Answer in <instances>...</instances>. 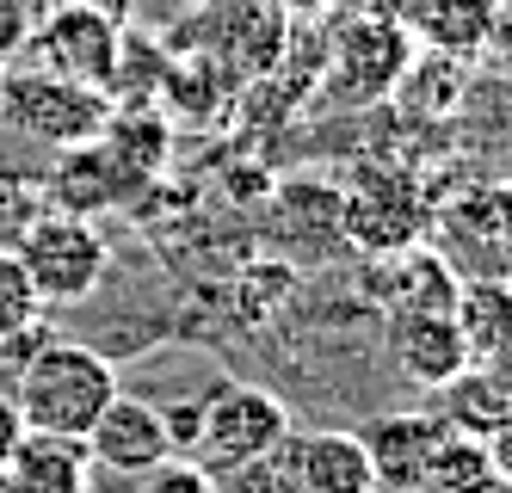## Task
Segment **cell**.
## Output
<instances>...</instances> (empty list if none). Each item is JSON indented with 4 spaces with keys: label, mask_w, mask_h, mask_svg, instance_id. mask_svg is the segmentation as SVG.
<instances>
[{
    "label": "cell",
    "mask_w": 512,
    "mask_h": 493,
    "mask_svg": "<svg viewBox=\"0 0 512 493\" xmlns=\"http://www.w3.org/2000/svg\"><path fill=\"white\" fill-rule=\"evenodd\" d=\"M7 389H13V401H19L31 432L87 438V426L99 420V407L118 395V370H112V358H99L93 346L50 339V346L31 358Z\"/></svg>",
    "instance_id": "obj_1"
},
{
    "label": "cell",
    "mask_w": 512,
    "mask_h": 493,
    "mask_svg": "<svg viewBox=\"0 0 512 493\" xmlns=\"http://www.w3.org/2000/svg\"><path fill=\"white\" fill-rule=\"evenodd\" d=\"M420 44L414 31L389 19V13H358L346 19L334 37H327V74H321V99H334L346 111H364V105H383L395 99L401 74L414 68Z\"/></svg>",
    "instance_id": "obj_2"
},
{
    "label": "cell",
    "mask_w": 512,
    "mask_h": 493,
    "mask_svg": "<svg viewBox=\"0 0 512 493\" xmlns=\"http://www.w3.org/2000/svg\"><path fill=\"white\" fill-rule=\"evenodd\" d=\"M142 179H149V167L130 161L124 148L99 130V136H93V142H81V148H62V161H56V173L44 179V192H50V210L93 216V210L124 204Z\"/></svg>",
    "instance_id": "obj_9"
},
{
    "label": "cell",
    "mask_w": 512,
    "mask_h": 493,
    "mask_svg": "<svg viewBox=\"0 0 512 493\" xmlns=\"http://www.w3.org/2000/svg\"><path fill=\"white\" fill-rule=\"evenodd\" d=\"M186 7H198V0H186Z\"/></svg>",
    "instance_id": "obj_38"
},
{
    "label": "cell",
    "mask_w": 512,
    "mask_h": 493,
    "mask_svg": "<svg viewBox=\"0 0 512 493\" xmlns=\"http://www.w3.org/2000/svg\"><path fill=\"white\" fill-rule=\"evenodd\" d=\"M50 339H56V333L44 327V315H38V321H25V327H13L7 339H0V376H7V383H13V376H19V370H25L31 358H38L44 346H50Z\"/></svg>",
    "instance_id": "obj_26"
},
{
    "label": "cell",
    "mask_w": 512,
    "mask_h": 493,
    "mask_svg": "<svg viewBox=\"0 0 512 493\" xmlns=\"http://www.w3.org/2000/svg\"><path fill=\"white\" fill-rule=\"evenodd\" d=\"M469 493H512V481H506V475H482V481H475Z\"/></svg>",
    "instance_id": "obj_34"
},
{
    "label": "cell",
    "mask_w": 512,
    "mask_h": 493,
    "mask_svg": "<svg viewBox=\"0 0 512 493\" xmlns=\"http://www.w3.org/2000/svg\"><path fill=\"white\" fill-rule=\"evenodd\" d=\"M0 493H13V475H7V469H0Z\"/></svg>",
    "instance_id": "obj_37"
},
{
    "label": "cell",
    "mask_w": 512,
    "mask_h": 493,
    "mask_svg": "<svg viewBox=\"0 0 512 493\" xmlns=\"http://www.w3.org/2000/svg\"><path fill=\"white\" fill-rule=\"evenodd\" d=\"M161 426H167L173 457H192V450H198V401H173V407H161Z\"/></svg>",
    "instance_id": "obj_28"
},
{
    "label": "cell",
    "mask_w": 512,
    "mask_h": 493,
    "mask_svg": "<svg viewBox=\"0 0 512 493\" xmlns=\"http://www.w3.org/2000/svg\"><path fill=\"white\" fill-rule=\"evenodd\" d=\"M426 235V192L408 167H364L340 192V241L364 253H395Z\"/></svg>",
    "instance_id": "obj_6"
},
{
    "label": "cell",
    "mask_w": 512,
    "mask_h": 493,
    "mask_svg": "<svg viewBox=\"0 0 512 493\" xmlns=\"http://www.w3.org/2000/svg\"><path fill=\"white\" fill-rule=\"evenodd\" d=\"M19 438H25V413H19L13 389L0 383V469H7V457H13V450H19Z\"/></svg>",
    "instance_id": "obj_29"
},
{
    "label": "cell",
    "mask_w": 512,
    "mask_h": 493,
    "mask_svg": "<svg viewBox=\"0 0 512 493\" xmlns=\"http://www.w3.org/2000/svg\"><path fill=\"white\" fill-rule=\"evenodd\" d=\"M432 395H438V407H432L438 426L457 432V438H488L506 413H512V401L494 389V376H488L482 364H463L451 383H438Z\"/></svg>",
    "instance_id": "obj_17"
},
{
    "label": "cell",
    "mask_w": 512,
    "mask_h": 493,
    "mask_svg": "<svg viewBox=\"0 0 512 493\" xmlns=\"http://www.w3.org/2000/svg\"><path fill=\"white\" fill-rule=\"evenodd\" d=\"M290 444V407L272 389L253 383H223L198 401V450L216 469H241L260 463L272 450Z\"/></svg>",
    "instance_id": "obj_5"
},
{
    "label": "cell",
    "mask_w": 512,
    "mask_h": 493,
    "mask_svg": "<svg viewBox=\"0 0 512 493\" xmlns=\"http://www.w3.org/2000/svg\"><path fill=\"white\" fill-rule=\"evenodd\" d=\"M401 7L408 0H364V13H389V19H401Z\"/></svg>",
    "instance_id": "obj_35"
},
{
    "label": "cell",
    "mask_w": 512,
    "mask_h": 493,
    "mask_svg": "<svg viewBox=\"0 0 512 493\" xmlns=\"http://www.w3.org/2000/svg\"><path fill=\"white\" fill-rule=\"evenodd\" d=\"M142 493H223V487H216V475L204 463L167 457V463H155L149 475H142Z\"/></svg>",
    "instance_id": "obj_24"
},
{
    "label": "cell",
    "mask_w": 512,
    "mask_h": 493,
    "mask_svg": "<svg viewBox=\"0 0 512 493\" xmlns=\"http://www.w3.org/2000/svg\"><path fill=\"white\" fill-rule=\"evenodd\" d=\"M482 444H488V469L512 481V413H506V420H500V426H494Z\"/></svg>",
    "instance_id": "obj_30"
},
{
    "label": "cell",
    "mask_w": 512,
    "mask_h": 493,
    "mask_svg": "<svg viewBox=\"0 0 512 493\" xmlns=\"http://www.w3.org/2000/svg\"><path fill=\"white\" fill-rule=\"evenodd\" d=\"M31 25H38V7H31V0H0V74L25 62Z\"/></svg>",
    "instance_id": "obj_25"
},
{
    "label": "cell",
    "mask_w": 512,
    "mask_h": 493,
    "mask_svg": "<svg viewBox=\"0 0 512 493\" xmlns=\"http://www.w3.org/2000/svg\"><path fill=\"white\" fill-rule=\"evenodd\" d=\"M482 475H494L488 469V444L445 432V438H438V450H432V463H426V487L420 493H469Z\"/></svg>",
    "instance_id": "obj_20"
},
{
    "label": "cell",
    "mask_w": 512,
    "mask_h": 493,
    "mask_svg": "<svg viewBox=\"0 0 512 493\" xmlns=\"http://www.w3.org/2000/svg\"><path fill=\"white\" fill-rule=\"evenodd\" d=\"M229 493H303V481L284 463V450H272V457H260V463L229 469Z\"/></svg>",
    "instance_id": "obj_23"
},
{
    "label": "cell",
    "mask_w": 512,
    "mask_h": 493,
    "mask_svg": "<svg viewBox=\"0 0 512 493\" xmlns=\"http://www.w3.org/2000/svg\"><path fill=\"white\" fill-rule=\"evenodd\" d=\"M198 50L229 74H272L290 44V13L278 0H198Z\"/></svg>",
    "instance_id": "obj_8"
},
{
    "label": "cell",
    "mask_w": 512,
    "mask_h": 493,
    "mask_svg": "<svg viewBox=\"0 0 512 493\" xmlns=\"http://www.w3.org/2000/svg\"><path fill=\"white\" fill-rule=\"evenodd\" d=\"M463 81H469V62H457V56H432V68H420V56H414V68L401 74L395 93H408L414 111H451L457 93H463Z\"/></svg>",
    "instance_id": "obj_21"
},
{
    "label": "cell",
    "mask_w": 512,
    "mask_h": 493,
    "mask_svg": "<svg viewBox=\"0 0 512 493\" xmlns=\"http://www.w3.org/2000/svg\"><path fill=\"white\" fill-rule=\"evenodd\" d=\"M438 438H445L438 413H420V407H408V413H377V420L358 432L364 457H371V475H377V493H420Z\"/></svg>",
    "instance_id": "obj_12"
},
{
    "label": "cell",
    "mask_w": 512,
    "mask_h": 493,
    "mask_svg": "<svg viewBox=\"0 0 512 493\" xmlns=\"http://www.w3.org/2000/svg\"><path fill=\"white\" fill-rule=\"evenodd\" d=\"M112 111H118L112 93L62 81V74H44V68H7L0 74V124L19 130L25 142L81 148L112 124Z\"/></svg>",
    "instance_id": "obj_3"
},
{
    "label": "cell",
    "mask_w": 512,
    "mask_h": 493,
    "mask_svg": "<svg viewBox=\"0 0 512 493\" xmlns=\"http://www.w3.org/2000/svg\"><path fill=\"white\" fill-rule=\"evenodd\" d=\"M389 352H395L401 376L420 383V389H438V383H451L463 364H475L469 346H463V333H457V321H451V309L389 315Z\"/></svg>",
    "instance_id": "obj_13"
},
{
    "label": "cell",
    "mask_w": 512,
    "mask_h": 493,
    "mask_svg": "<svg viewBox=\"0 0 512 493\" xmlns=\"http://www.w3.org/2000/svg\"><path fill=\"white\" fill-rule=\"evenodd\" d=\"M13 259L25 265V278H31V290H38V302L68 309V302H87V296L105 284L112 247H105V235L93 229V216L44 210V216L19 235Z\"/></svg>",
    "instance_id": "obj_4"
},
{
    "label": "cell",
    "mask_w": 512,
    "mask_h": 493,
    "mask_svg": "<svg viewBox=\"0 0 512 493\" xmlns=\"http://www.w3.org/2000/svg\"><path fill=\"white\" fill-rule=\"evenodd\" d=\"M482 370L494 376V389H500V395L512 401V339H506V346H500V352H488V358H482Z\"/></svg>",
    "instance_id": "obj_31"
},
{
    "label": "cell",
    "mask_w": 512,
    "mask_h": 493,
    "mask_svg": "<svg viewBox=\"0 0 512 493\" xmlns=\"http://www.w3.org/2000/svg\"><path fill=\"white\" fill-rule=\"evenodd\" d=\"M451 321H457V333H463V346H469L475 364H482L488 352H500L512 339V278H469V284H457Z\"/></svg>",
    "instance_id": "obj_18"
},
{
    "label": "cell",
    "mask_w": 512,
    "mask_h": 493,
    "mask_svg": "<svg viewBox=\"0 0 512 493\" xmlns=\"http://www.w3.org/2000/svg\"><path fill=\"white\" fill-rule=\"evenodd\" d=\"M482 56L512 74V0H494V13H488V37H482Z\"/></svg>",
    "instance_id": "obj_27"
},
{
    "label": "cell",
    "mask_w": 512,
    "mask_h": 493,
    "mask_svg": "<svg viewBox=\"0 0 512 493\" xmlns=\"http://www.w3.org/2000/svg\"><path fill=\"white\" fill-rule=\"evenodd\" d=\"M44 210H50L44 173H31L25 161H7V155H0V253H13L19 235H25Z\"/></svg>",
    "instance_id": "obj_19"
},
{
    "label": "cell",
    "mask_w": 512,
    "mask_h": 493,
    "mask_svg": "<svg viewBox=\"0 0 512 493\" xmlns=\"http://www.w3.org/2000/svg\"><path fill=\"white\" fill-rule=\"evenodd\" d=\"M68 7H87L99 19H112V25H130L136 19V0H68Z\"/></svg>",
    "instance_id": "obj_32"
},
{
    "label": "cell",
    "mask_w": 512,
    "mask_h": 493,
    "mask_svg": "<svg viewBox=\"0 0 512 493\" xmlns=\"http://www.w3.org/2000/svg\"><path fill=\"white\" fill-rule=\"evenodd\" d=\"M31 7H38V13H50V7H62V0H31Z\"/></svg>",
    "instance_id": "obj_36"
},
{
    "label": "cell",
    "mask_w": 512,
    "mask_h": 493,
    "mask_svg": "<svg viewBox=\"0 0 512 493\" xmlns=\"http://www.w3.org/2000/svg\"><path fill=\"white\" fill-rule=\"evenodd\" d=\"M93 450L87 438H62V432H31L19 438V450L7 457L13 493H93Z\"/></svg>",
    "instance_id": "obj_14"
},
{
    "label": "cell",
    "mask_w": 512,
    "mask_h": 493,
    "mask_svg": "<svg viewBox=\"0 0 512 493\" xmlns=\"http://www.w3.org/2000/svg\"><path fill=\"white\" fill-rule=\"evenodd\" d=\"M278 7L290 13V19H315V13H327L334 0H278Z\"/></svg>",
    "instance_id": "obj_33"
},
{
    "label": "cell",
    "mask_w": 512,
    "mask_h": 493,
    "mask_svg": "<svg viewBox=\"0 0 512 493\" xmlns=\"http://www.w3.org/2000/svg\"><path fill=\"white\" fill-rule=\"evenodd\" d=\"M118 44H124V25L99 19L87 7H50L38 13V25H31V68L44 74H62V81H81V87H99L112 93V74H118Z\"/></svg>",
    "instance_id": "obj_7"
},
{
    "label": "cell",
    "mask_w": 512,
    "mask_h": 493,
    "mask_svg": "<svg viewBox=\"0 0 512 493\" xmlns=\"http://www.w3.org/2000/svg\"><path fill=\"white\" fill-rule=\"evenodd\" d=\"M284 463L297 469L303 493H377L371 457H364L358 432H309L284 444Z\"/></svg>",
    "instance_id": "obj_15"
},
{
    "label": "cell",
    "mask_w": 512,
    "mask_h": 493,
    "mask_svg": "<svg viewBox=\"0 0 512 493\" xmlns=\"http://www.w3.org/2000/svg\"><path fill=\"white\" fill-rule=\"evenodd\" d=\"M87 450H93V463L112 469V475H149L155 463L173 457L167 426H161V407L142 401V395H124V389L105 401L99 420L87 426Z\"/></svg>",
    "instance_id": "obj_11"
},
{
    "label": "cell",
    "mask_w": 512,
    "mask_h": 493,
    "mask_svg": "<svg viewBox=\"0 0 512 493\" xmlns=\"http://www.w3.org/2000/svg\"><path fill=\"white\" fill-rule=\"evenodd\" d=\"M457 272L432 247H395V253H371L364 265V296L377 302L383 315H432V309H451L457 302Z\"/></svg>",
    "instance_id": "obj_10"
},
{
    "label": "cell",
    "mask_w": 512,
    "mask_h": 493,
    "mask_svg": "<svg viewBox=\"0 0 512 493\" xmlns=\"http://www.w3.org/2000/svg\"><path fill=\"white\" fill-rule=\"evenodd\" d=\"M494 0H408L401 25L414 31V44L432 56H457V62H482V37H488Z\"/></svg>",
    "instance_id": "obj_16"
},
{
    "label": "cell",
    "mask_w": 512,
    "mask_h": 493,
    "mask_svg": "<svg viewBox=\"0 0 512 493\" xmlns=\"http://www.w3.org/2000/svg\"><path fill=\"white\" fill-rule=\"evenodd\" d=\"M38 315H44V302H38V290H31L25 265L13 253H0V339H7L13 327H25V321H38Z\"/></svg>",
    "instance_id": "obj_22"
}]
</instances>
